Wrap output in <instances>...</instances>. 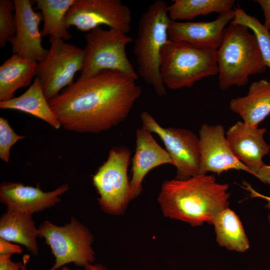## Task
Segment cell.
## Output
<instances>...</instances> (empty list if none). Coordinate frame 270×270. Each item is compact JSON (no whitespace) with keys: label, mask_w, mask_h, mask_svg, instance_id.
Masks as SVG:
<instances>
[{"label":"cell","mask_w":270,"mask_h":270,"mask_svg":"<svg viewBox=\"0 0 270 270\" xmlns=\"http://www.w3.org/2000/svg\"><path fill=\"white\" fill-rule=\"evenodd\" d=\"M136 80L116 71L104 70L78 78L48 103L64 129L100 133L126 118L142 92Z\"/></svg>","instance_id":"6da1fadb"},{"label":"cell","mask_w":270,"mask_h":270,"mask_svg":"<svg viewBox=\"0 0 270 270\" xmlns=\"http://www.w3.org/2000/svg\"><path fill=\"white\" fill-rule=\"evenodd\" d=\"M228 185L214 175L199 174L184 180H166L158 201L164 216L192 226L212 224L218 214L228 206Z\"/></svg>","instance_id":"7a4b0ae2"},{"label":"cell","mask_w":270,"mask_h":270,"mask_svg":"<svg viewBox=\"0 0 270 270\" xmlns=\"http://www.w3.org/2000/svg\"><path fill=\"white\" fill-rule=\"evenodd\" d=\"M248 30L232 24L224 30L216 54L218 86L222 90L235 86H244L250 76L266 69L256 39Z\"/></svg>","instance_id":"3957f363"},{"label":"cell","mask_w":270,"mask_h":270,"mask_svg":"<svg viewBox=\"0 0 270 270\" xmlns=\"http://www.w3.org/2000/svg\"><path fill=\"white\" fill-rule=\"evenodd\" d=\"M168 6L162 0L149 5L139 20L133 48L139 75L160 96L166 94L160 76V62L162 48L170 40Z\"/></svg>","instance_id":"277c9868"},{"label":"cell","mask_w":270,"mask_h":270,"mask_svg":"<svg viewBox=\"0 0 270 270\" xmlns=\"http://www.w3.org/2000/svg\"><path fill=\"white\" fill-rule=\"evenodd\" d=\"M216 50L169 40L160 54V74L166 88H191L203 78L218 74Z\"/></svg>","instance_id":"5b68a950"},{"label":"cell","mask_w":270,"mask_h":270,"mask_svg":"<svg viewBox=\"0 0 270 270\" xmlns=\"http://www.w3.org/2000/svg\"><path fill=\"white\" fill-rule=\"evenodd\" d=\"M85 39L84 63L78 78L110 70L138 80V74L126 53V46L134 40L132 37L114 29L98 27L86 33Z\"/></svg>","instance_id":"8992f818"},{"label":"cell","mask_w":270,"mask_h":270,"mask_svg":"<svg viewBox=\"0 0 270 270\" xmlns=\"http://www.w3.org/2000/svg\"><path fill=\"white\" fill-rule=\"evenodd\" d=\"M38 230L39 236L44 238L55 258L54 265L48 270H56L71 262L84 268L94 262L93 236L74 217L64 226L46 220Z\"/></svg>","instance_id":"52a82bcc"},{"label":"cell","mask_w":270,"mask_h":270,"mask_svg":"<svg viewBox=\"0 0 270 270\" xmlns=\"http://www.w3.org/2000/svg\"><path fill=\"white\" fill-rule=\"evenodd\" d=\"M130 154L126 147L114 148L107 160L93 176V184L100 195L98 203L108 213H122L130 200L128 176Z\"/></svg>","instance_id":"ba28073f"},{"label":"cell","mask_w":270,"mask_h":270,"mask_svg":"<svg viewBox=\"0 0 270 270\" xmlns=\"http://www.w3.org/2000/svg\"><path fill=\"white\" fill-rule=\"evenodd\" d=\"M50 42L48 53L38 63L36 74L48 101L74 82L75 74L82 68L84 54V49L61 38L50 36Z\"/></svg>","instance_id":"9c48e42d"},{"label":"cell","mask_w":270,"mask_h":270,"mask_svg":"<svg viewBox=\"0 0 270 270\" xmlns=\"http://www.w3.org/2000/svg\"><path fill=\"white\" fill-rule=\"evenodd\" d=\"M142 126L156 134L176 168V179L184 180L199 174L200 164V138L190 130L164 128L146 111L141 112Z\"/></svg>","instance_id":"30bf717a"},{"label":"cell","mask_w":270,"mask_h":270,"mask_svg":"<svg viewBox=\"0 0 270 270\" xmlns=\"http://www.w3.org/2000/svg\"><path fill=\"white\" fill-rule=\"evenodd\" d=\"M131 23V10L120 0H75L65 17L68 28L72 26L83 32L106 25L126 34Z\"/></svg>","instance_id":"8fae6325"},{"label":"cell","mask_w":270,"mask_h":270,"mask_svg":"<svg viewBox=\"0 0 270 270\" xmlns=\"http://www.w3.org/2000/svg\"><path fill=\"white\" fill-rule=\"evenodd\" d=\"M198 137L200 150L199 174L212 172L220 176L230 170H242L252 174L233 153L222 125L204 124L200 128Z\"/></svg>","instance_id":"7c38bea8"},{"label":"cell","mask_w":270,"mask_h":270,"mask_svg":"<svg viewBox=\"0 0 270 270\" xmlns=\"http://www.w3.org/2000/svg\"><path fill=\"white\" fill-rule=\"evenodd\" d=\"M14 3L16 32L10 41L13 54L39 63L48 53V50L42 46V36L39 29L43 19L42 14L34 10L30 0H14Z\"/></svg>","instance_id":"4fadbf2b"},{"label":"cell","mask_w":270,"mask_h":270,"mask_svg":"<svg viewBox=\"0 0 270 270\" xmlns=\"http://www.w3.org/2000/svg\"><path fill=\"white\" fill-rule=\"evenodd\" d=\"M68 190L64 184L50 192H44L38 184L36 187L22 183L4 182L0 186V200L7 210L32 215L50 208L59 202L60 196Z\"/></svg>","instance_id":"5bb4252c"},{"label":"cell","mask_w":270,"mask_h":270,"mask_svg":"<svg viewBox=\"0 0 270 270\" xmlns=\"http://www.w3.org/2000/svg\"><path fill=\"white\" fill-rule=\"evenodd\" d=\"M265 128L248 126L238 122L226 132L228 144L236 158L256 176L265 164L263 158L270 151V145L264 139Z\"/></svg>","instance_id":"9a60e30c"},{"label":"cell","mask_w":270,"mask_h":270,"mask_svg":"<svg viewBox=\"0 0 270 270\" xmlns=\"http://www.w3.org/2000/svg\"><path fill=\"white\" fill-rule=\"evenodd\" d=\"M234 10L219 14L210 22H178L170 20L168 36L171 40L184 42L217 50L222 41L224 28L234 17Z\"/></svg>","instance_id":"2e32d148"},{"label":"cell","mask_w":270,"mask_h":270,"mask_svg":"<svg viewBox=\"0 0 270 270\" xmlns=\"http://www.w3.org/2000/svg\"><path fill=\"white\" fill-rule=\"evenodd\" d=\"M148 129L142 126L136 130V148L132 160L130 181V200L137 197L142 190V182L152 169L173 162L167 151L162 148Z\"/></svg>","instance_id":"e0dca14e"},{"label":"cell","mask_w":270,"mask_h":270,"mask_svg":"<svg viewBox=\"0 0 270 270\" xmlns=\"http://www.w3.org/2000/svg\"><path fill=\"white\" fill-rule=\"evenodd\" d=\"M230 108L240 116L244 124L258 127L270 114V80L254 82L246 96L230 100Z\"/></svg>","instance_id":"ac0fdd59"},{"label":"cell","mask_w":270,"mask_h":270,"mask_svg":"<svg viewBox=\"0 0 270 270\" xmlns=\"http://www.w3.org/2000/svg\"><path fill=\"white\" fill-rule=\"evenodd\" d=\"M38 228L32 215L7 210L0 219V238L24 246L34 256L38 254Z\"/></svg>","instance_id":"d6986e66"},{"label":"cell","mask_w":270,"mask_h":270,"mask_svg":"<svg viewBox=\"0 0 270 270\" xmlns=\"http://www.w3.org/2000/svg\"><path fill=\"white\" fill-rule=\"evenodd\" d=\"M0 108L30 114L44 120L56 129L61 126L44 94L38 77L34 78L29 88L19 96L0 102Z\"/></svg>","instance_id":"ffe728a7"},{"label":"cell","mask_w":270,"mask_h":270,"mask_svg":"<svg viewBox=\"0 0 270 270\" xmlns=\"http://www.w3.org/2000/svg\"><path fill=\"white\" fill-rule=\"evenodd\" d=\"M38 65L16 54L6 60L0 66V102L12 99L18 89L29 86Z\"/></svg>","instance_id":"44dd1931"},{"label":"cell","mask_w":270,"mask_h":270,"mask_svg":"<svg viewBox=\"0 0 270 270\" xmlns=\"http://www.w3.org/2000/svg\"><path fill=\"white\" fill-rule=\"evenodd\" d=\"M212 224L216 242L220 246L242 252L249 248V242L242 223L238 216L228 207L218 214Z\"/></svg>","instance_id":"7402d4cb"},{"label":"cell","mask_w":270,"mask_h":270,"mask_svg":"<svg viewBox=\"0 0 270 270\" xmlns=\"http://www.w3.org/2000/svg\"><path fill=\"white\" fill-rule=\"evenodd\" d=\"M75 0H36L44 22L42 36H52L68 40L72 36L65 24V17Z\"/></svg>","instance_id":"603a6c76"},{"label":"cell","mask_w":270,"mask_h":270,"mask_svg":"<svg viewBox=\"0 0 270 270\" xmlns=\"http://www.w3.org/2000/svg\"><path fill=\"white\" fill-rule=\"evenodd\" d=\"M234 3V0H174L168 6V12L172 21L192 20L212 12H226L232 10Z\"/></svg>","instance_id":"cb8c5ba5"},{"label":"cell","mask_w":270,"mask_h":270,"mask_svg":"<svg viewBox=\"0 0 270 270\" xmlns=\"http://www.w3.org/2000/svg\"><path fill=\"white\" fill-rule=\"evenodd\" d=\"M234 18L230 23L235 25H241L248 28L253 32L264 62L270 68V32L259 20L253 16L249 15L240 8L234 9Z\"/></svg>","instance_id":"d4e9b609"},{"label":"cell","mask_w":270,"mask_h":270,"mask_svg":"<svg viewBox=\"0 0 270 270\" xmlns=\"http://www.w3.org/2000/svg\"><path fill=\"white\" fill-rule=\"evenodd\" d=\"M14 1L0 0V47H4L6 43L14 36L16 32Z\"/></svg>","instance_id":"484cf974"},{"label":"cell","mask_w":270,"mask_h":270,"mask_svg":"<svg viewBox=\"0 0 270 270\" xmlns=\"http://www.w3.org/2000/svg\"><path fill=\"white\" fill-rule=\"evenodd\" d=\"M26 137L16 134L10 126L8 120L0 118V158L8 162L12 146L18 140Z\"/></svg>","instance_id":"4316f807"},{"label":"cell","mask_w":270,"mask_h":270,"mask_svg":"<svg viewBox=\"0 0 270 270\" xmlns=\"http://www.w3.org/2000/svg\"><path fill=\"white\" fill-rule=\"evenodd\" d=\"M12 254H0V270H22L23 262H14L10 260Z\"/></svg>","instance_id":"83f0119b"},{"label":"cell","mask_w":270,"mask_h":270,"mask_svg":"<svg viewBox=\"0 0 270 270\" xmlns=\"http://www.w3.org/2000/svg\"><path fill=\"white\" fill-rule=\"evenodd\" d=\"M22 249L20 246L12 244L10 242L0 238V254H22Z\"/></svg>","instance_id":"f1b7e54d"},{"label":"cell","mask_w":270,"mask_h":270,"mask_svg":"<svg viewBox=\"0 0 270 270\" xmlns=\"http://www.w3.org/2000/svg\"><path fill=\"white\" fill-rule=\"evenodd\" d=\"M261 6L264 16V26L270 30V0H258L256 1Z\"/></svg>","instance_id":"f546056e"},{"label":"cell","mask_w":270,"mask_h":270,"mask_svg":"<svg viewBox=\"0 0 270 270\" xmlns=\"http://www.w3.org/2000/svg\"><path fill=\"white\" fill-rule=\"evenodd\" d=\"M256 177L264 183L270 185V166L264 164L259 170Z\"/></svg>","instance_id":"4dcf8cb0"},{"label":"cell","mask_w":270,"mask_h":270,"mask_svg":"<svg viewBox=\"0 0 270 270\" xmlns=\"http://www.w3.org/2000/svg\"><path fill=\"white\" fill-rule=\"evenodd\" d=\"M85 270H107L102 265L100 264H90L84 267ZM61 270H72L67 266H62Z\"/></svg>","instance_id":"1f68e13d"},{"label":"cell","mask_w":270,"mask_h":270,"mask_svg":"<svg viewBox=\"0 0 270 270\" xmlns=\"http://www.w3.org/2000/svg\"><path fill=\"white\" fill-rule=\"evenodd\" d=\"M29 258H30V256L28 254H25L23 256V258H22L23 266L22 267V270H27L26 264L29 260Z\"/></svg>","instance_id":"d6a6232c"},{"label":"cell","mask_w":270,"mask_h":270,"mask_svg":"<svg viewBox=\"0 0 270 270\" xmlns=\"http://www.w3.org/2000/svg\"><path fill=\"white\" fill-rule=\"evenodd\" d=\"M262 198L265 200L267 201L268 204H266V206L270 208V196H268L264 195H262ZM268 217L270 218V214L268 215Z\"/></svg>","instance_id":"836d02e7"}]
</instances>
